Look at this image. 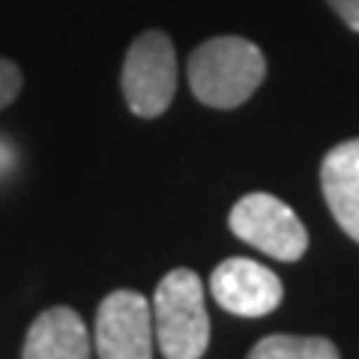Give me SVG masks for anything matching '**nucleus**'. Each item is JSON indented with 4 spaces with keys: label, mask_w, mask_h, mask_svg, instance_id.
Segmentation results:
<instances>
[{
    "label": "nucleus",
    "mask_w": 359,
    "mask_h": 359,
    "mask_svg": "<svg viewBox=\"0 0 359 359\" xmlns=\"http://www.w3.org/2000/svg\"><path fill=\"white\" fill-rule=\"evenodd\" d=\"M264 78L266 57L252 39L216 36L189 54V87L207 108H240L264 84Z\"/></svg>",
    "instance_id": "nucleus-1"
},
{
    "label": "nucleus",
    "mask_w": 359,
    "mask_h": 359,
    "mask_svg": "<svg viewBox=\"0 0 359 359\" xmlns=\"http://www.w3.org/2000/svg\"><path fill=\"white\" fill-rule=\"evenodd\" d=\"M153 332L165 359H201L210 347L204 282L195 269H171L153 294Z\"/></svg>",
    "instance_id": "nucleus-2"
},
{
    "label": "nucleus",
    "mask_w": 359,
    "mask_h": 359,
    "mask_svg": "<svg viewBox=\"0 0 359 359\" xmlns=\"http://www.w3.org/2000/svg\"><path fill=\"white\" fill-rule=\"evenodd\" d=\"M120 84L132 114L147 120L165 114L177 93L174 42L162 30H144L126 51Z\"/></svg>",
    "instance_id": "nucleus-3"
},
{
    "label": "nucleus",
    "mask_w": 359,
    "mask_h": 359,
    "mask_svg": "<svg viewBox=\"0 0 359 359\" xmlns=\"http://www.w3.org/2000/svg\"><path fill=\"white\" fill-rule=\"evenodd\" d=\"M228 224L233 237L276 261H299L309 249V231L282 198L252 192L233 204Z\"/></svg>",
    "instance_id": "nucleus-4"
},
{
    "label": "nucleus",
    "mask_w": 359,
    "mask_h": 359,
    "mask_svg": "<svg viewBox=\"0 0 359 359\" xmlns=\"http://www.w3.org/2000/svg\"><path fill=\"white\" fill-rule=\"evenodd\" d=\"M153 309L135 290H114L96 311L99 359H153Z\"/></svg>",
    "instance_id": "nucleus-5"
},
{
    "label": "nucleus",
    "mask_w": 359,
    "mask_h": 359,
    "mask_svg": "<svg viewBox=\"0 0 359 359\" xmlns=\"http://www.w3.org/2000/svg\"><path fill=\"white\" fill-rule=\"evenodd\" d=\"M216 302L237 318H264L282 306L285 287L273 269L252 257H228L210 276Z\"/></svg>",
    "instance_id": "nucleus-6"
},
{
    "label": "nucleus",
    "mask_w": 359,
    "mask_h": 359,
    "mask_svg": "<svg viewBox=\"0 0 359 359\" xmlns=\"http://www.w3.org/2000/svg\"><path fill=\"white\" fill-rule=\"evenodd\" d=\"M320 189L332 219L347 237L359 243V138L344 141L323 156Z\"/></svg>",
    "instance_id": "nucleus-7"
},
{
    "label": "nucleus",
    "mask_w": 359,
    "mask_h": 359,
    "mask_svg": "<svg viewBox=\"0 0 359 359\" xmlns=\"http://www.w3.org/2000/svg\"><path fill=\"white\" fill-rule=\"evenodd\" d=\"M21 359H90V332L81 314L54 306L30 323Z\"/></svg>",
    "instance_id": "nucleus-8"
},
{
    "label": "nucleus",
    "mask_w": 359,
    "mask_h": 359,
    "mask_svg": "<svg viewBox=\"0 0 359 359\" xmlns=\"http://www.w3.org/2000/svg\"><path fill=\"white\" fill-rule=\"evenodd\" d=\"M245 359H341L335 344L320 335H266Z\"/></svg>",
    "instance_id": "nucleus-9"
},
{
    "label": "nucleus",
    "mask_w": 359,
    "mask_h": 359,
    "mask_svg": "<svg viewBox=\"0 0 359 359\" xmlns=\"http://www.w3.org/2000/svg\"><path fill=\"white\" fill-rule=\"evenodd\" d=\"M21 84H25L21 69L13 60L0 57V108H6V105L15 102L18 93H21Z\"/></svg>",
    "instance_id": "nucleus-10"
},
{
    "label": "nucleus",
    "mask_w": 359,
    "mask_h": 359,
    "mask_svg": "<svg viewBox=\"0 0 359 359\" xmlns=\"http://www.w3.org/2000/svg\"><path fill=\"white\" fill-rule=\"evenodd\" d=\"M327 4L335 9V15H339L347 27L359 33V0H327Z\"/></svg>",
    "instance_id": "nucleus-11"
},
{
    "label": "nucleus",
    "mask_w": 359,
    "mask_h": 359,
    "mask_svg": "<svg viewBox=\"0 0 359 359\" xmlns=\"http://www.w3.org/2000/svg\"><path fill=\"white\" fill-rule=\"evenodd\" d=\"M9 162H13V150H9V147H6V144H4V141H0V174H4V171H6V165H9Z\"/></svg>",
    "instance_id": "nucleus-12"
}]
</instances>
